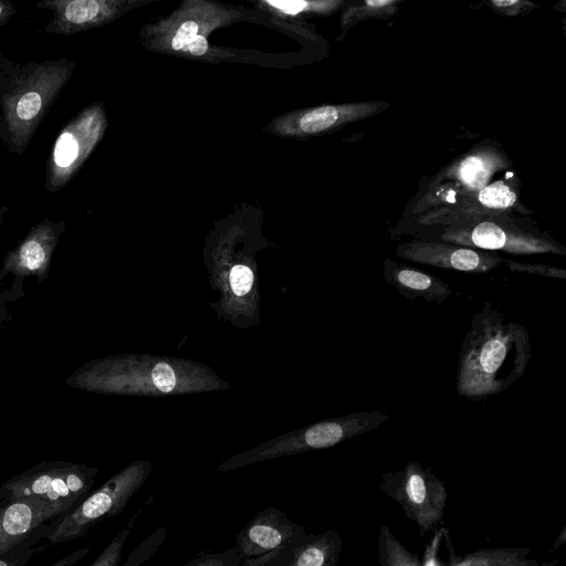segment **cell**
I'll return each instance as SVG.
<instances>
[{"label": "cell", "mask_w": 566, "mask_h": 566, "mask_svg": "<svg viewBox=\"0 0 566 566\" xmlns=\"http://www.w3.org/2000/svg\"><path fill=\"white\" fill-rule=\"evenodd\" d=\"M338 537L332 532L304 541L287 566H334L337 559Z\"/></svg>", "instance_id": "d6986e66"}, {"label": "cell", "mask_w": 566, "mask_h": 566, "mask_svg": "<svg viewBox=\"0 0 566 566\" xmlns=\"http://www.w3.org/2000/svg\"><path fill=\"white\" fill-rule=\"evenodd\" d=\"M155 386L163 392H169L176 385V376L172 368L165 364H157L151 373Z\"/></svg>", "instance_id": "4316f807"}, {"label": "cell", "mask_w": 566, "mask_h": 566, "mask_svg": "<svg viewBox=\"0 0 566 566\" xmlns=\"http://www.w3.org/2000/svg\"><path fill=\"white\" fill-rule=\"evenodd\" d=\"M153 0H42L36 8L51 10L45 33L72 35L106 25Z\"/></svg>", "instance_id": "9c48e42d"}, {"label": "cell", "mask_w": 566, "mask_h": 566, "mask_svg": "<svg viewBox=\"0 0 566 566\" xmlns=\"http://www.w3.org/2000/svg\"><path fill=\"white\" fill-rule=\"evenodd\" d=\"M17 13L11 2L0 1V27L4 25Z\"/></svg>", "instance_id": "f546056e"}, {"label": "cell", "mask_w": 566, "mask_h": 566, "mask_svg": "<svg viewBox=\"0 0 566 566\" xmlns=\"http://www.w3.org/2000/svg\"><path fill=\"white\" fill-rule=\"evenodd\" d=\"M396 0H366L360 7L349 8L342 17V27L350 25L365 17H387L396 11Z\"/></svg>", "instance_id": "7402d4cb"}, {"label": "cell", "mask_w": 566, "mask_h": 566, "mask_svg": "<svg viewBox=\"0 0 566 566\" xmlns=\"http://www.w3.org/2000/svg\"><path fill=\"white\" fill-rule=\"evenodd\" d=\"M239 9L209 0H185L169 14L144 25L143 45L156 53L192 61L218 62V52L208 42L213 30L241 18Z\"/></svg>", "instance_id": "3957f363"}, {"label": "cell", "mask_w": 566, "mask_h": 566, "mask_svg": "<svg viewBox=\"0 0 566 566\" xmlns=\"http://www.w3.org/2000/svg\"><path fill=\"white\" fill-rule=\"evenodd\" d=\"M148 474L147 463L135 462L126 467L72 510L61 514L60 523L46 539L56 545L84 537L101 522L119 514L145 483Z\"/></svg>", "instance_id": "277c9868"}, {"label": "cell", "mask_w": 566, "mask_h": 566, "mask_svg": "<svg viewBox=\"0 0 566 566\" xmlns=\"http://www.w3.org/2000/svg\"><path fill=\"white\" fill-rule=\"evenodd\" d=\"M384 279L388 285L411 301L423 300L441 304L452 294L451 286L441 279L394 260L384 262Z\"/></svg>", "instance_id": "9a60e30c"}, {"label": "cell", "mask_w": 566, "mask_h": 566, "mask_svg": "<svg viewBox=\"0 0 566 566\" xmlns=\"http://www.w3.org/2000/svg\"><path fill=\"white\" fill-rule=\"evenodd\" d=\"M253 283V273L245 265H235L230 272V284L237 295L247 294Z\"/></svg>", "instance_id": "484cf974"}, {"label": "cell", "mask_w": 566, "mask_h": 566, "mask_svg": "<svg viewBox=\"0 0 566 566\" xmlns=\"http://www.w3.org/2000/svg\"><path fill=\"white\" fill-rule=\"evenodd\" d=\"M240 557L239 549H229L200 555L182 566H238Z\"/></svg>", "instance_id": "d4e9b609"}, {"label": "cell", "mask_w": 566, "mask_h": 566, "mask_svg": "<svg viewBox=\"0 0 566 566\" xmlns=\"http://www.w3.org/2000/svg\"><path fill=\"white\" fill-rule=\"evenodd\" d=\"M97 473V468L69 461L40 462L0 485V501L34 496L74 507L88 495Z\"/></svg>", "instance_id": "5b68a950"}, {"label": "cell", "mask_w": 566, "mask_h": 566, "mask_svg": "<svg viewBox=\"0 0 566 566\" xmlns=\"http://www.w3.org/2000/svg\"><path fill=\"white\" fill-rule=\"evenodd\" d=\"M491 2L496 9L504 10L505 13L512 10L510 14H517L522 11L524 6L531 4L530 2L520 0H492Z\"/></svg>", "instance_id": "83f0119b"}, {"label": "cell", "mask_w": 566, "mask_h": 566, "mask_svg": "<svg viewBox=\"0 0 566 566\" xmlns=\"http://www.w3.org/2000/svg\"><path fill=\"white\" fill-rule=\"evenodd\" d=\"M60 523L59 516L35 530L28 538L12 549L0 555V566H25L36 552L41 539H46L49 534Z\"/></svg>", "instance_id": "ffe728a7"}, {"label": "cell", "mask_w": 566, "mask_h": 566, "mask_svg": "<svg viewBox=\"0 0 566 566\" xmlns=\"http://www.w3.org/2000/svg\"><path fill=\"white\" fill-rule=\"evenodd\" d=\"M392 479L397 481L396 500L422 533L440 522L447 493L443 483L429 469L411 461Z\"/></svg>", "instance_id": "30bf717a"}, {"label": "cell", "mask_w": 566, "mask_h": 566, "mask_svg": "<svg viewBox=\"0 0 566 566\" xmlns=\"http://www.w3.org/2000/svg\"><path fill=\"white\" fill-rule=\"evenodd\" d=\"M90 552L88 547H83L72 552L71 554L60 558L49 566H73L75 563L84 558Z\"/></svg>", "instance_id": "f1b7e54d"}, {"label": "cell", "mask_w": 566, "mask_h": 566, "mask_svg": "<svg viewBox=\"0 0 566 566\" xmlns=\"http://www.w3.org/2000/svg\"><path fill=\"white\" fill-rule=\"evenodd\" d=\"M380 566H419L417 558L411 555L388 531L382 527L379 535Z\"/></svg>", "instance_id": "44dd1931"}, {"label": "cell", "mask_w": 566, "mask_h": 566, "mask_svg": "<svg viewBox=\"0 0 566 566\" xmlns=\"http://www.w3.org/2000/svg\"><path fill=\"white\" fill-rule=\"evenodd\" d=\"M301 531L283 512L268 507L259 512L238 534V549L245 557H258L284 547Z\"/></svg>", "instance_id": "5bb4252c"}, {"label": "cell", "mask_w": 566, "mask_h": 566, "mask_svg": "<svg viewBox=\"0 0 566 566\" xmlns=\"http://www.w3.org/2000/svg\"><path fill=\"white\" fill-rule=\"evenodd\" d=\"M72 509L34 496L0 501V555Z\"/></svg>", "instance_id": "4fadbf2b"}, {"label": "cell", "mask_w": 566, "mask_h": 566, "mask_svg": "<svg viewBox=\"0 0 566 566\" xmlns=\"http://www.w3.org/2000/svg\"><path fill=\"white\" fill-rule=\"evenodd\" d=\"M397 255L411 262L471 273H489L504 263L502 256L443 241L412 240L397 249Z\"/></svg>", "instance_id": "7c38bea8"}, {"label": "cell", "mask_w": 566, "mask_h": 566, "mask_svg": "<svg viewBox=\"0 0 566 566\" xmlns=\"http://www.w3.org/2000/svg\"><path fill=\"white\" fill-rule=\"evenodd\" d=\"M441 240L482 251H503L518 255L566 253L565 248L551 238L522 231L499 220L449 227L442 232Z\"/></svg>", "instance_id": "52a82bcc"}, {"label": "cell", "mask_w": 566, "mask_h": 566, "mask_svg": "<svg viewBox=\"0 0 566 566\" xmlns=\"http://www.w3.org/2000/svg\"><path fill=\"white\" fill-rule=\"evenodd\" d=\"M457 566H527L516 554L504 551L480 552L468 556Z\"/></svg>", "instance_id": "603a6c76"}, {"label": "cell", "mask_w": 566, "mask_h": 566, "mask_svg": "<svg viewBox=\"0 0 566 566\" xmlns=\"http://www.w3.org/2000/svg\"><path fill=\"white\" fill-rule=\"evenodd\" d=\"M389 106L384 102L325 104L292 111L273 118L263 132L282 138L304 139L336 129L380 113Z\"/></svg>", "instance_id": "ba28073f"}, {"label": "cell", "mask_w": 566, "mask_h": 566, "mask_svg": "<svg viewBox=\"0 0 566 566\" xmlns=\"http://www.w3.org/2000/svg\"><path fill=\"white\" fill-rule=\"evenodd\" d=\"M504 164L505 158L496 150H478L452 167L449 178L454 179L464 191L472 195L485 187L493 174Z\"/></svg>", "instance_id": "e0dca14e"}, {"label": "cell", "mask_w": 566, "mask_h": 566, "mask_svg": "<svg viewBox=\"0 0 566 566\" xmlns=\"http://www.w3.org/2000/svg\"><path fill=\"white\" fill-rule=\"evenodd\" d=\"M107 126L103 102H94L61 129L46 163V191L55 192L66 186L102 140Z\"/></svg>", "instance_id": "8992f818"}, {"label": "cell", "mask_w": 566, "mask_h": 566, "mask_svg": "<svg viewBox=\"0 0 566 566\" xmlns=\"http://www.w3.org/2000/svg\"><path fill=\"white\" fill-rule=\"evenodd\" d=\"M532 358L526 326L485 302L460 347L457 392L473 401L496 396L522 378Z\"/></svg>", "instance_id": "6da1fadb"}, {"label": "cell", "mask_w": 566, "mask_h": 566, "mask_svg": "<svg viewBox=\"0 0 566 566\" xmlns=\"http://www.w3.org/2000/svg\"><path fill=\"white\" fill-rule=\"evenodd\" d=\"M253 4L275 18L296 20L312 15H326L337 11L343 0H256Z\"/></svg>", "instance_id": "ac0fdd59"}, {"label": "cell", "mask_w": 566, "mask_h": 566, "mask_svg": "<svg viewBox=\"0 0 566 566\" xmlns=\"http://www.w3.org/2000/svg\"><path fill=\"white\" fill-rule=\"evenodd\" d=\"M4 56L1 54V51H0V60L3 59Z\"/></svg>", "instance_id": "1f68e13d"}, {"label": "cell", "mask_w": 566, "mask_h": 566, "mask_svg": "<svg viewBox=\"0 0 566 566\" xmlns=\"http://www.w3.org/2000/svg\"><path fill=\"white\" fill-rule=\"evenodd\" d=\"M140 512L129 520L127 525L117 533L109 544L102 551L91 566H142L164 544L167 535L165 527L157 528L150 533L120 564L124 545L136 523Z\"/></svg>", "instance_id": "2e32d148"}, {"label": "cell", "mask_w": 566, "mask_h": 566, "mask_svg": "<svg viewBox=\"0 0 566 566\" xmlns=\"http://www.w3.org/2000/svg\"><path fill=\"white\" fill-rule=\"evenodd\" d=\"M74 67L67 57L24 64L0 60V138L8 151L27 150Z\"/></svg>", "instance_id": "7a4b0ae2"}, {"label": "cell", "mask_w": 566, "mask_h": 566, "mask_svg": "<svg viewBox=\"0 0 566 566\" xmlns=\"http://www.w3.org/2000/svg\"><path fill=\"white\" fill-rule=\"evenodd\" d=\"M507 269L513 273H524L549 279H566V270L544 263H528L513 260H504Z\"/></svg>", "instance_id": "cb8c5ba5"}, {"label": "cell", "mask_w": 566, "mask_h": 566, "mask_svg": "<svg viewBox=\"0 0 566 566\" xmlns=\"http://www.w3.org/2000/svg\"><path fill=\"white\" fill-rule=\"evenodd\" d=\"M9 210V207L7 206H3V207H0V224L3 220V217H4V213Z\"/></svg>", "instance_id": "4dcf8cb0"}, {"label": "cell", "mask_w": 566, "mask_h": 566, "mask_svg": "<svg viewBox=\"0 0 566 566\" xmlns=\"http://www.w3.org/2000/svg\"><path fill=\"white\" fill-rule=\"evenodd\" d=\"M65 226L64 220L52 221L48 218L33 226L4 256L0 269V283L10 274L13 275L15 284L29 276L36 277L39 282L46 280L54 250Z\"/></svg>", "instance_id": "8fae6325"}]
</instances>
